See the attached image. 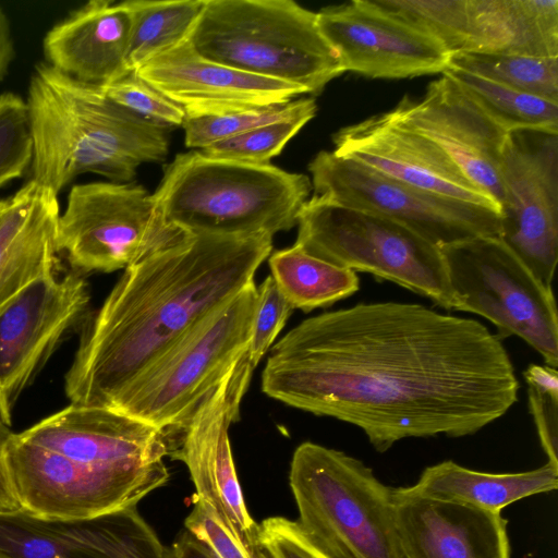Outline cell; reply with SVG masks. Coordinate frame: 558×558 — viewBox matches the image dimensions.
I'll return each instance as SVG.
<instances>
[{
	"instance_id": "6da1fadb",
	"label": "cell",
	"mask_w": 558,
	"mask_h": 558,
	"mask_svg": "<svg viewBox=\"0 0 558 558\" xmlns=\"http://www.w3.org/2000/svg\"><path fill=\"white\" fill-rule=\"evenodd\" d=\"M268 397L359 427L378 452L464 437L504 416L519 381L498 336L422 304L359 303L307 318L271 347Z\"/></svg>"
},
{
	"instance_id": "7a4b0ae2",
	"label": "cell",
	"mask_w": 558,
	"mask_h": 558,
	"mask_svg": "<svg viewBox=\"0 0 558 558\" xmlns=\"http://www.w3.org/2000/svg\"><path fill=\"white\" fill-rule=\"evenodd\" d=\"M272 235L181 232L124 269L80 330L64 375L71 404L111 409L126 387L177 339L246 284Z\"/></svg>"
},
{
	"instance_id": "3957f363",
	"label": "cell",
	"mask_w": 558,
	"mask_h": 558,
	"mask_svg": "<svg viewBox=\"0 0 558 558\" xmlns=\"http://www.w3.org/2000/svg\"><path fill=\"white\" fill-rule=\"evenodd\" d=\"M168 436L120 412L69 404L21 433L4 451L21 509L53 519L133 507L170 477Z\"/></svg>"
},
{
	"instance_id": "277c9868",
	"label": "cell",
	"mask_w": 558,
	"mask_h": 558,
	"mask_svg": "<svg viewBox=\"0 0 558 558\" xmlns=\"http://www.w3.org/2000/svg\"><path fill=\"white\" fill-rule=\"evenodd\" d=\"M26 105L33 138L29 180L57 195L76 177L95 173L130 183L142 163L162 162L171 128L113 102L100 85L36 64Z\"/></svg>"
},
{
	"instance_id": "5b68a950",
	"label": "cell",
	"mask_w": 558,
	"mask_h": 558,
	"mask_svg": "<svg viewBox=\"0 0 558 558\" xmlns=\"http://www.w3.org/2000/svg\"><path fill=\"white\" fill-rule=\"evenodd\" d=\"M310 178L269 163L175 155L153 197L163 220L191 233L275 235L296 226Z\"/></svg>"
},
{
	"instance_id": "8992f818",
	"label": "cell",
	"mask_w": 558,
	"mask_h": 558,
	"mask_svg": "<svg viewBox=\"0 0 558 558\" xmlns=\"http://www.w3.org/2000/svg\"><path fill=\"white\" fill-rule=\"evenodd\" d=\"M190 41L209 60L312 95L344 73L317 13L293 0H206Z\"/></svg>"
},
{
	"instance_id": "52a82bcc",
	"label": "cell",
	"mask_w": 558,
	"mask_h": 558,
	"mask_svg": "<svg viewBox=\"0 0 558 558\" xmlns=\"http://www.w3.org/2000/svg\"><path fill=\"white\" fill-rule=\"evenodd\" d=\"M295 521L326 558H403L393 488L361 460L312 441L293 452Z\"/></svg>"
},
{
	"instance_id": "ba28073f",
	"label": "cell",
	"mask_w": 558,
	"mask_h": 558,
	"mask_svg": "<svg viewBox=\"0 0 558 558\" xmlns=\"http://www.w3.org/2000/svg\"><path fill=\"white\" fill-rule=\"evenodd\" d=\"M256 298L252 281L208 313L155 359L109 410L170 439L246 353Z\"/></svg>"
},
{
	"instance_id": "9c48e42d",
	"label": "cell",
	"mask_w": 558,
	"mask_h": 558,
	"mask_svg": "<svg viewBox=\"0 0 558 558\" xmlns=\"http://www.w3.org/2000/svg\"><path fill=\"white\" fill-rule=\"evenodd\" d=\"M295 244L333 265L391 281L456 311L440 247L385 216L315 195L299 211Z\"/></svg>"
},
{
	"instance_id": "30bf717a",
	"label": "cell",
	"mask_w": 558,
	"mask_h": 558,
	"mask_svg": "<svg viewBox=\"0 0 558 558\" xmlns=\"http://www.w3.org/2000/svg\"><path fill=\"white\" fill-rule=\"evenodd\" d=\"M456 311L480 315L499 336H517L546 365L558 364V316L545 286L498 238L477 236L440 247Z\"/></svg>"
},
{
	"instance_id": "8fae6325",
	"label": "cell",
	"mask_w": 558,
	"mask_h": 558,
	"mask_svg": "<svg viewBox=\"0 0 558 558\" xmlns=\"http://www.w3.org/2000/svg\"><path fill=\"white\" fill-rule=\"evenodd\" d=\"M181 229L167 223L150 194L134 183L74 184L58 221V247L72 271L125 269L173 240Z\"/></svg>"
},
{
	"instance_id": "7c38bea8",
	"label": "cell",
	"mask_w": 558,
	"mask_h": 558,
	"mask_svg": "<svg viewBox=\"0 0 558 558\" xmlns=\"http://www.w3.org/2000/svg\"><path fill=\"white\" fill-rule=\"evenodd\" d=\"M308 171L315 195L385 216L438 247L500 235L498 209L402 183L333 151H319Z\"/></svg>"
},
{
	"instance_id": "4fadbf2b",
	"label": "cell",
	"mask_w": 558,
	"mask_h": 558,
	"mask_svg": "<svg viewBox=\"0 0 558 558\" xmlns=\"http://www.w3.org/2000/svg\"><path fill=\"white\" fill-rule=\"evenodd\" d=\"M499 173V239L551 287L558 260V132H509Z\"/></svg>"
},
{
	"instance_id": "5bb4252c",
	"label": "cell",
	"mask_w": 558,
	"mask_h": 558,
	"mask_svg": "<svg viewBox=\"0 0 558 558\" xmlns=\"http://www.w3.org/2000/svg\"><path fill=\"white\" fill-rule=\"evenodd\" d=\"M84 276L44 277L0 305V417L9 426L22 393L88 315Z\"/></svg>"
},
{
	"instance_id": "9a60e30c",
	"label": "cell",
	"mask_w": 558,
	"mask_h": 558,
	"mask_svg": "<svg viewBox=\"0 0 558 558\" xmlns=\"http://www.w3.org/2000/svg\"><path fill=\"white\" fill-rule=\"evenodd\" d=\"M253 369L245 353L170 438L168 456L186 465L196 496L214 507L239 542L260 556L259 525L246 508L229 438Z\"/></svg>"
},
{
	"instance_id": "2e32d148",
	"label": "cell",
	"mask_w": 558,
	"mask_h": 558,
	"mask_svg": "<svg viewBox=\"0 0 558 558\" xmlns=\"http://www.w3.org/2000/svg\"><path fill=\"white\" fill-rule=\"evenodd\" d=\"M320 33L344 72L372 78H407L444 73L450 53L434 38L380 9L373 0L323 8Z\"/></svg>"
},
{
	"instance_id": "e0dca14e",
	"label": "cell",
	"mask_w": 558,
	"mask_h": 558,
	"mask_svg": "<svg viewBox=\"0 0 558 558\" xmlns=\"http://www.w3.org/2000/svg\"><path fill=\"white\" fill-rule=\"evenodd\" d=\"M387 114L436 144L500 209V159L508 133L453 78L442 73L422 98L405 96Z\"/></svg>"
},
{
	"instance_id": "ac0fdd59",
	"label": "cell",
	"mask_w": 558,
	"mask_h": 558,
	"mask_svg": "<svg viewBox=\"0 0 558 558\" xmlns=\"http://www.w3.org/2000/svg\"><path fill=\"white\" fill-rule=\"evenodd\" d=\"M0 558H167L136 506L100 515L44 518L0 511Z\"/></svg>"
},
{
	"instance_id": "d6986e66",
	"label": "cell",
	"mask_w": 558,
	"mask_h": 558,
	"mask_svg": "<svg viewBox=\"0 0 558 558\" xmlns=\"http://www.w3.org/2000/svg\"><path fill=\"white\" fill-rule=\"evenodd\" d=\"M134 72L189 117L284 105L307 94L298 85L209 60L194 49L190 39L154 57Z\"/></svg>"
},
{
	"instance_id": "ffe728a7",
	"label": "cell",
	"mask_w": 558,
	"mask_h": 558,
	"mask_svg": "<svg viewBox=\"0 0 558 558\" xmlns=\"http://www.w3.org/2000/svg\"><path fill=\"white\" fill-rule=\"evenodd\" d=\"M336 155L354 160L402 183L500 211L495 201L428 138L372 116L332 135Z\"/></svg>"
},
{
	"instance_id": "44dd1931",
	"label": "cell",
	"mask_w": 558,
	"mask_h": 558,
	"mask_svg": "<svg viewBox=\"0 0 558 558\" xmlns=\"http://www.w3.org/2000/svg\"><path fill=\"white\" fill-rule=\"evenodd\" d=\"M403 558H510L501 511L434 499L393 488Z\"/></svg>"
},
{
	"instance_id": "7402d4cb",
	"label": "cell",
	"mask_w": 558,
	"mask_h": 558,
	"mask_svg": "<svg viewBox=\"0 0 558 558\" xmlns=\"http://www.w3.org/2000/svg\"><path fill=\"white\" fill-rule=\"evenodd\" d=\"M131 16L123 2L90 0L45 35L49 65L85 83L105 85L130 72Z\"/></svg>"
},
{
	"instance_id": "603a6c76",
	"label": "cell",
	"mask_w": 558,
	"mask_h": 558,
	"mask_svg": "<svg viewBox=\"0 0 558 558\" xmlns=\"http://www.w3.org/2000/svg\"><path fill=\"white\" fill-rule=\"evenodd\" d=\"M58 195L28 180L0 217V305L33 282L59 274Z\"/></svg>"
},
{
	"instance_id": "cb8c5ba5",
	"label": "cell",
	"mask_w": 558,
	"mask_h": 558,
	"mask_svg": "<svg viewBox=\"0 0 558 558\" xmlns=\"http://www.w3.org/2000/svg\"><path fill=\"white\" fill-rule=\"evenodd\" d=\"M464 51L558 58V0H468Z\"/></svg>"
},
{
	"instance_id": "d4e9b609",
	"label": "cell",
	"mask_w": 558,
	"mask_h": 558,
	"mask_svg": "<svg viewBox=\"0 0 558 558\" xmlns=\"http://www.w3.org/2000/svg\"><path fill=\"white\" fill-rule=\"evenodd\" d=\"M558 487V470L550 464L519 473H484L453 461L427 466L418 481L404 489L414 495L501 511L522 498Z\"/></svg>"
},
{
	"instance_id": "484cf974",
	"label": "cell",
	"mask_w": 558,
	"mask_h": 558,
	"mask_svg": "<svg viewBox=\"0 0 558 558\" xmlns=\"http://www.w3.org/2000/svg\"><path fill=\"white\" fill-rule=\"evenodd\" d=\"M268 257L270 276L293 310L328 307L360 290L355 271L315 257L295 243Z\"/></svg>"
},
{
	"instance_id": "4316f807",
	"label": "cell",
	"mask_w": 558,
	"mask_h": 558,
	"mask_svg": "<svg viewBox=\"0 0 558 558\" xmlns=\"http://www.w3.org/2000/svg\"><path fill=\"white\" fill-rule=\"evenodd\" d=\"M206 0H128L131 16L129 65L135 71L190 39Z\"/></svg>"
},
{
	"instance_id": "83f0119b",
	"label": "cell",
	"mask_w": 558,
	"mask_h": 558,
	"mask_svg": "<svg viewBox=\"0 0 558 558\" xmlns=\"http://www.w3.org/2000/svg\"><path fill=\"white\" fill-rule=\"evenodd\" d=\"M445 74L453 78L507 133L525 130L558 132V104L490 80L456 69Z\"/></svg>"
},
{
	"instance_id": "f1b7e54d",
	"label": "cell",
	"mask_w": 558,
	"mask_h": 558,
	"mask_svg": "<svg viewBox=\"0 0 558 558\" xmlns=\"http://www.w3.org/2000/svg\"><path fill=\"white\" fill-rule=\"evenodd\" d=\"M448 69L558 104V58L462 51L450 54Z\"/></svg>"
},
{
	"instance_id": "f546056e",
	"label": "cell",
	"mask_w": 558,
	"mask_h": 558,
	"mask_svg": "<svg viewBox=\"0 0 558 558\" xmlns=\"http://www.w3.org/2000/svg\"><path fill=\"white\" fill-rule=\"evenodd\" d=\"M384 11L437 40L450 54L469 38L468 0H373Z\"/></svg>"
},
{
	"instance_id": "4dcf8cb0",
	"label": "cell",
	"mask_w": 558,
	"mask_h": 558,
	"mask_svg": "<svg viewBox=\"0 0 558 558\" xmlns=\"http://www.w3.org/2000/svg\"><path fill=\"white\" fill-rule=\"evenodd\" d=\"M317 105L314 98H299L284 105L258 109H248L219 116H185L184 143L189 148L205 147L240 135L255 128L303 114L316 116Z\"/></svg>"
},
{
	"instance_id": "1f68e13d",
	"label": "cell",
	"mask_w": 558,
	"mask_h": 558,
	"mask_svg": "<svg viewBox=\"0 0 558 558\" xmlns=\"http://www.w3.org/2000/svg\"><path fill=\"white\" fill-rule=\"evenodd\" d=\"M315 116L303 114L250 130L214 143L202 151L214 158L250 163H269Z\"/></svg>"
},
{
	"instance_id": "d6a6232c",
	"label": "cell",
	"mask_w": 558,
	"mask_h": 558,
	"mask_svg": "<svg viewBox=\"0 0 558 558\" xmlns=\"http://www.w3.org/2000/svg\"><path fill=\"white\" fill-rule=\"evenodd\" d=\"M33 138L26 100L13 92L0 95V189L31 169Z\"/></svg>"
},
{
	"instance_id": "836d02e7",
	"label": "cell",
	"mask_w": 558,
	"mask_h": 558,
	"mask_svg": "<svg viewBox=\"0 0 558 558\" xmlns=\"http://www.w3.org/2000/svg\"><path fill=\"white\" fill-rule=\"evenodd\" d=\"M529 409L548 464L558 470V373L548 365L531 364L523 373Z\"/></svg>"
},
{
	"instance_id": "e575fe53",
	"label": "cell",
	"mask_w": 558,
	"mask_h": 558,
	"mask_svg": "<svg viewBox=\"0 0 558 558\" xmlns=\"http://www.w3.org/2000/svg\"><path fill=\"white\" fill-rule=\"evenodd\" d=\"M100 87L113 102L141 118L169 128L184 122L185 111L134 71Z\"/></svg>"
},
{
	"instance_id": "d590c367",
	"label": "cell",
	"mask_w": 558,
	"mask_h": 558,
	"mask_svg": "<svg viewBox=\"0 0 558 558\" xmlns=\"http://www.w3.org/2000/svg\"><path fill=\"white\" fill-rule=\"evenodd\" d=\"M293 307L280 292L274 278L268 276L257 287L247 359L255 368L284 327Z\"/></svg>"
},
{
	"instance_id": "8d00e7d4",
	"label": "cell",
	"mask_w": 558,
	"mask_h": 558,
	"mask_svg": "<svg viewBox=\"0 0 558 558\" xmlns=\"http://www.w3.org/2000/svg\"><path fill=\"white\" fill-rule=\"evenodd\" d=\"M184 526L215 558H270L265 551L260 556L250 551L236 539L214 507L196 495Z\"/></svg>"
},
{
	"instance_id": "74e56055",
	"label": "cell",
	"mask_w": 558,
	"mask_h": 558,
	"mask_svg": "<svg viewBox=\"0 0 558 558\" xmlns=\"http://www.w3.org/2000/svg\"><path fill=\"white\" fill-rule=\"evenodd\" d=\"M259 543L270 558H326L295 521L271 517L259 524Z\"/></svg>"
},
{
	"instance_id": "f35d334b",
	"label": "cell",
	"mask_w": 558,
	"mask_h": 558,
	"mask_svg": "<svg viewBox=\"0 0 558 558\" xmlns=\"http://www.w3.org/2000/svg\"><path fill=\"white\" fill-rule=\"evenodd\" d=\"M167 558H215L207 547L189 531H183L167 548Z\"/></svg>"
},
{
	"instance_id": "ab89813d",
	"label": "cell",
	"mask_w": 558,
	"mask_h": 558,
	"mask_svg": "<svg viewBox=\"0 0 558 558\" xmlns=\"http://www.w3.org/2000/svg\"><path fill=\"white\" fill-rule=\"evenodd\" d=\"M0 417V500L7 505L10 510L19 509V504L13 495L4 461V451L13 432Z\"/></svg>"
},
{
	"instance_id": "60d3db41",
	"label": "cell",
	"mask_w": 558,
	"mask_h": 558,
	"mask_svg": "<svg viewBox=\"0 0 558 558\" xmlns=\"http://www.w3.org/2000/svg\"><path fill=\"white\" fill-rule=\"evenodd\" d=\"M15 57V46L10 19L0 5V83L9 73Z\"/></svg>"
},
{
	"instance_id": "b9f144b4",
	"label": "cell",
	"mask_w": 558,
	"mask_h": 558,
	"mask_svg": "<svg viewBox=\"0 0 558 558\" xmlns=\"http://www.w3.org/2000/svg\"><path fill=\"white\" fill-rule=\"evenodd\" d=\"M8 204V198H0V217L2 213L4 211Z\"/></svg>"
},
{
	"instance_id": "7bdbcfd3",
	"label": "cell",
	"mask_w": 558,
	"mask_h": 558,
	"mask_svg": "<svg viewBox=\"0 0 558 558\" xmlns=\"http://www.w3.org/2000/svg\"><path fill=\"white\" fill-rule=\"evenodd\" d=\"M0 511L2 512V511H13V510H10L7 507V505L0 500Z\"/></svg>"
}]
</instances>
